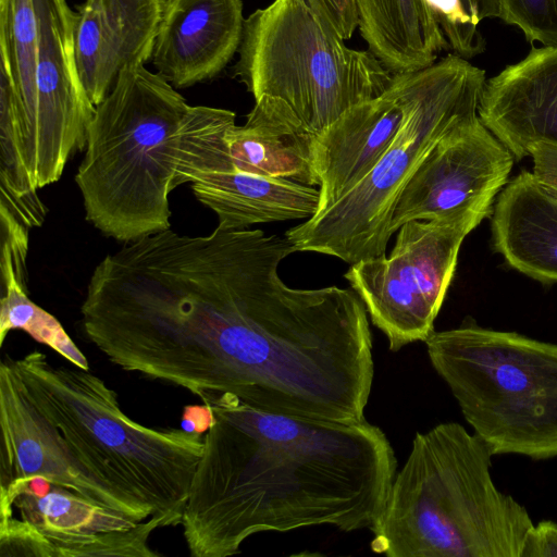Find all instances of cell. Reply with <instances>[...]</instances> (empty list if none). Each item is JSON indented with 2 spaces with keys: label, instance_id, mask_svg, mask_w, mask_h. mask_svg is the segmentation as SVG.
Listing matches in <instances>:
<instances>
[{
  "label": "cell",
  "instance_id": "cell-18",
  "mask_svg": "<svg viewBox=\"0 0 557 557\" xmlns=\"http://www.w3.org/2000/svg\"><path fill=\"white\" fill-rule=\"evenodd\" d=\"M492 235L511 268L537 281L557 282V199L532 172L522 171L498 195Z\"/></svg>",
  "mask_w": 557,
  "mask_h": 557
},
{
  "label": "cell",
  "instance_id": "cell-11",
  "mask_svg": "<svg viewBox=\"0 0 557 557\" xmlns=\"http://www.w3.org/2000/svg\"><path fill=\"white\" fill-rule=\"evenodd\" d=\"M14 507L20 519L49 543L52 557L159 555L148 544L151 533L164 527L157 517L136 522L51 483L44 492L36 490L32 482L16 487L0 499V519L12 517Z\"/></svg>",
  "mask_w": 557,
  "mask_h": 557
},
{
  "label": "cell",
  "instance_id": "cell-5",
  "mask_svg": "<svg viewBox=\"0 0 557 557\" xmlns=\"http://www.w3.org/2000/svg\"><path fill=\"white\" fill-rule=\"evenodd\" d=\"M430 362L493 456L557 457V344L463 321L424 342Z\"/></svg>",
  "mask_w": 557,
  "mask_h": 557
},
{
  "label": "cell",
  "instance_id": "cell-10",
  "mask_svg": "<svg viewBox=\"0 0 557 557\" xmlns=\"http://www.w3.org/2000/svg\"><path fill=\"white\" fill-rule=\"evenodd\" d=\"M513 159L479 116L455 127L407 182L394 207L389 234L413 220L486 218Z\"/></svg>",
  "mask_w": 557,
  "mask_h": 557
},
{
  "label": "cell",
  "instance_id": "cell-13",
  "mask_svg": "<svg viewBox=\"0 0 557 557\" xmlns=\"http://www.w3.org/2000/svg\"><path fill=\"white\" fill-rule=\"evenodd\" d=\"M0 499L41 479L122 513L75 469L53 426L26 394L10 357L0 363Z\"/></svg>",
  "mask_w": 557,
  "mask_h": 557
},
{
  "label": "cell",
  "instance_id": "cell-25",
  "mask_svg": "<svg viewBox=\"0 0 557 557\" xmlns=\"http://www.w3.org/2000/svg\"><path fill=\"white\" fill-rule=\"evenodd\" d=\"M533 160V175L539 184L557 199V145L539 141L525 151Z\"/></svg>",
  "mask_w": 557,
  "mask_h": 557
},
{
  "label": "cell",
  "instance_id": "cell-19",
  "mask_svg": "<svg viewBox=\"0 0 557 557\" xmlns=\"http://www.w3.org/2000/svg\"><path fill=\"white\" fill-rule=\"evenodd\" d=\"M314 138L295 120L256 103L245 124L225 134L234 170L309 186L320 185Z\"/></svg>",
  "mask_w": 557,
  "mask_h": 557
},
{
  "label": "cell",
  "instance_id": "cell-17",
  "mask_svg": "<svg viewBox=\"0 0 557 557\" xmlns=\"http://www.w3.org/2000/svg\"><path fill=\"white\" fill-rule=\"evenodd\" d=\"M478 113L517 161L535 143L557 145V46L532 47L486 79Z\"/></svg>",
  "mask_w": 557,
  "mask_h": 557
},
{
  "label": "cell",
  "instance_id": "cell-7",
  "mask_svg": "<svg viewBox=\"0 0 557 557\" xmlns=\"http://www.w3.org/2000/svg\"><path fill=\"white\" fill-rule=\"evenodd\" d=\"M485 72L449 53L422 70L412 106L372 170L327 209L290 227L295 251L349 264L386 255L396 201L430 150L450 131L479 116Z\"/></svg>",
  "mask_w": 557,
  "mask_h": 557
},
{
  "label": "cell",
  "instance_id": "cell-6",
  "mask_svg": "<svg viewBox=\"0 0 557 557\" xmlns=\"http://www.w3.org/2000/svg\"><path fill=\"white\" fill-rule=\"evenodd\" d=\"M233 76L256 104L313 136L380 96L391 74L369 50L348 47L304 0H274L244 24Z\"/></svg>",
  "mask_w": 557,
  "mask_h": 557
},
{
  "label": "cell",
  "instance_id": "cell-15",
  "mask_svg": "<svg viewBox=\"0 0 557 557\" xmlns=\"http://www.w3.org/2000/svg\"><path fill=\"white\" fill-rule=\"evenodd\" d=\"M165 0H85L75 12L74 51L96 107L121 72L151 59Z\"/></svg>",
  "mask_w": 557,
  "mask_h": 557
},
{
  "label": "cell",
  "instance_id": "cell-26",
  "mask_svg": "<svg viewBox=\"0 0 557 557\" xmlns=\"http://www.w3.org/2000/svg\"><path fill=\"white\" fill-rule=\"evenodd\" d=\"M520 557H557V522L533 524L524 537Z\"/></svg>",
  "mask_w": 557,
  "mask_h": 557
},
{
  "label": "cell",
  "instance_id": "cell-20",
  "mask_svg": "<svg viewBox=\"0 0 557 557\" xmlns=\"http://www.w3.org/2000/svg\"><path fill=\"white\" fill-rule=\"evenodd\" d=\"M368 50L391 74L434 64L448 42L424 0H354Z\"/></svg>",
  "mask_w": 557,
  "mask_h": 557
},
{
  "label": "cell",
  "instance_id": "cell-24",
  "mask_svg": "<svg viewBox=\"0 0 557 557\" xmlns=\"http://www.w3.org/2000/svg\"><path fill=\"white\" fill-rule=\"evenodd\" d=\"M338 37L348 40L358 28L354 0H304Z\"/></svg>",
  "mask_w": 557,
  "mask_h": 557
},
{
  "label": "cell",
  "instance_id": "cell-4",
  "mask_svg": "<svg viewBox=\"0 0 557 557\" xmlns=\"http://www.w3.org/2000/svg\"><path fill=\"white\" fill-rule=\"evenodd\" d=\"M195 117L160 74L125 67L96 106L75 175L88 222L125 244L171 228L169 195Z\"/></svg>",
  "mask_w": 557,
  "mask_h": 557
},
{
  "label": "cell",
  "instance_id": "cell-22",
  "mask_svg": "<svg viewBox=\"0 0 557 557\" xmlns=\"http://www.w3.org/2000/svg\"><path fill=\"white\" fill-rule=\"evenodd\" d=\"M500 20L518 27L525 39L557 46V0H498Z\"/></svg>",
  "mask_w": 557,
  "mask_h": 557
},
{
  "label": "cell",
  "instance_id": "cell-2",
  "mask_svg": "<svg viewBox=\"0 0 557 557\" xmlns=\"http://www.w3.org/2000/svg\"><path fill=\"white\" fill-rule=\"evenodd\" d=\"M11 361L82 476L136 522L157 517L165 527L181 524L203 453L200 432L134 421L89 369L54 366L40 351Z\"/></svg>",
  "mask_w": 557,
  "mask_h": 557
},
{
  "label": "cell",
  "instance_id": "cell-8",
  "mask_svg": "<svg viewBox=\"0 0 557 557\" xmlns=\"http://www.w3.org/2000/svg\"><path fill=\"white\" fill-rule=\"evenodd\" d=\"M483 219L471 214L406 222L388 257L350 264L344 277L392 351L425 342L434 332L460 246Z\"/></svg>",
  "mask_w": 557,
  "mask_h": 557
},
{
  "label": "cell",
  "instance_id": "cell-12",
  "mask_svg": "<svg viewBox=\"0 0 557 557\" xmlns=\"http://www.w3.org/2000/svg\"><path fill=\"white\" fill-rule=\"evenodd\" d=\"M422 70L394 74L380 96L352 107L315 136L317 213L356 186L389 147L416 98Z\"/></svg>",
  "mask_w": 557,
  "mask_h": 557
},
{
  "label": "cell",
  "instance_id": "cell-1",
  "mask_svg": "<svg viewBox=\"0 0 557 557\" xmlns=\"http://www.w3.org/2000/svg\"><path fill=\"white\" fill-rule=\"evenodd\" d=\"M209 429L183 512L194 557H226L261 532L371 529L396 475L384 432L366 419H304L225 393L205 403Z\"/></svg>",
  "mask_w": 557,
  "mask_h": 557
},
{
  "label": "cell",
  "instance_id": "cell-21",
  "mask_svg": "<svg viewBox=\"0 0 557 557\" xmlns=\"http://www.w3.org/2000/svg\"><path fill=\"white\" fill-rule=\"evenodd\" d=\"M27 249H1L2 298L0 307V344L13 330L28 333L37 342L53 349L71 364L89 369L85 355L67 335L61 323L32 301L27 294Z\"/></svg>",
  "mask_w": 557,
  "mask_h": 557
},
{
  "label": "cell",
  "instance_id": "cell-14",
  "mask_svg": "<svg viewBox=\"0 0 557 557\" xmlns=\"http://www.w3.org/2000/svg\"><path fill=\"white\" fill-rule=\"evenodd\" d=\"M243 0H165L150 61L182 89L218 76L238 52Z\"/></svg>",
  "mask_w": 557,
  "mask_h": 557
},
{
  "label": "cell",
  "instance_id": "cell-9",
  "mask_svg": "<svg viewBox=\"0 0 557 557\" xmlns=\"http://www.w3.org/2000/svg\"><path fill=\"white\" fill-rule=\"evenodd\" d=\"M75 11L48 0L41 17L35 104L20 160L36 189L60 180L76 150L86 147L96 107L81 81L74 51Z\"/></svg>",
  "mask_w": 557,
  "mask_h": 557
},
{
  "label": "cell",
  "instance_id": "cell-27",
  "mask_svg": "<svg viewBox=\"0 0 557 557\" xmlns=\"http://www.w3.org/2000/svg\"><path fill=\"white\" fill-rule=\"evenodd\" d=\"M461 4L475 26L485 18H500V5L498 0H460Z\"/></svg>",
  "mask_w": 557,
  "mask_h": 557
},
{
  "label": "cell",
  "instance_id": "cell-3",
  "mask_svg": "<svg viewBox=\"0 0 557 557\" xmlns=\"http://www.w3.org/2000/svg\"><path fill=\"white\" fill-rule=\"evenodd\" d=\"M493 455L457 422L417 433L372 525L388 557H520L534 524L493 482Z\"/></svg>",
  "mask_w": 557,
  "mask_h": 557
},
{
  "label": "cell",
  "instance_id": "cell-23",
  "mask_svg": "<svg viewBox=\"0 0 557 557\" xmlns=\"http://www.w3.org/2000/svg\"><path fill=\"white\" fill-rule=\"evenodd\" d=\"M430 7L448 42V47L463 59H471L485 50V40L460 0H424Z\"/></svg>",
  "mask_w": 557,
  "mask_h": 557
},
{
  "label": "cell",
  "instance_id": "cell-16",
  "mask_svg": "<svg viewBox=\"0 0 557 557\" xmlns=\"http://www.w3.org/2000/svg\"><path fill=\"white\" fill-rule=\"evenodd\" d=\"M177 182L190 183L195 197L216 214V227L224 231L307 220L319 210V188L236 171L223 150L194 158L178 174Z\"/></svg>",
  "mask_w": 557,
  "mask_h": 557
}]
</instances>
